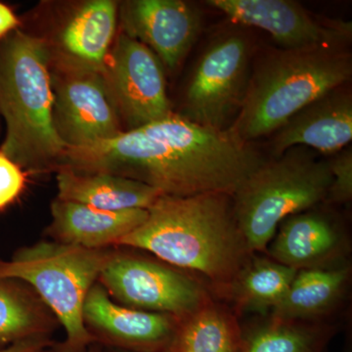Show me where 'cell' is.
Here are the masks:
<instances>
[{
    "mask_svg": "<svg viewBox=\"0 0 352 352\" xmlns=\"http://www.w3.org/2000/svg\"><path fill=\"white\" fill-rule=\"evenodd\" d=\"M53 122L66 148L115 138L122 131L104 72L85 68L52 52Z\"/></svg>",
    "mask_w": 352,
    "mask_h": 352,
    "instance_id": "obj_8",
    "label": "cell"
},
{
    "mask_svg": "<svg viewBox=\"0 0 352 352\" xmlns=\"http://www.w3.org/2000/svg\"><path fill=\"white\" fill-rule=\"evenodd\" d=\"M120 11L124 34L150 48L171 71L182 64L201 30L199 11L182 0H131Z\"/></svg>",
    "mask_w": 352,
    "mask_h": 352,
    "instance_id": "obj_12",
    "label": "cell"
},
{
    "mask_svg": "<svg viewBox=\"0 0 352 352\" xmlns=\"http://www.w3.org/2000/svg\"><path fill=\"white\" fill-rule=\"evenodd\" d=\"M52 222L50 233L62 244L101 250L117 245L124 236L140 226L148 217V210L108 212L56 199L51 205Z\"/></svg>",
    "mask_w": 352,
    "mask_h": 352,
    "instance_id": "obj_15",
    "label": "cell"
},
{
    "mask_svg": "<svg viewBox=\"0 0 352 352\" xmlns=\"http://www.w3.org/2000/svg\"><path fill=\"white\" fill-rule=\"evenodd\" d=\"M19 25L20 21L12 9L0 2V41L17 30Z\"/></svg>",
    "mask_w": 352,
    "mask_h": 352,
    "instance_id": "obj_26",
    "label": "cell"
},
{
    "mask_svg": "<svg viewBox=\"0 0 352 352\" xmlns=\"http://www.w3.org/2000/svg\"><path fill=\"white\" fill-rule=\"evenodd\" d=\"M44 340L29 339L16 342L12 346L0 349V352H39L45 346Z\"/></svg>",
    "mask_w": 352,
    "mask_h": 352,
    "instance_id": "obj_27",
    "label": "cell"
},
{
    "mask_svg": "<svg viewBox=\"0 0 352 352\" xmlns=\"http://www.w3.org/2000/svg\"><path fill=\"white\" fill-rule=\"evenodd\" d=\"M274 134L276 157L298 146L323 154L342 151L352 140L351 90L346 85L332 90L294 115Z\"/></svg>",
    "mask_w": 352,
    "mask_h": 352,
    "instance_id": "obj_13",
    "label": "cell"
},
{
    "mask_svg": "<svg viewBox=\"0 0 352 352\" xmlns=\"http://www.w3.org/2000/svg\"><path fill=\"white\" fill-rule=\"evenodd\" d=\"M331 182L329 161L302 146L252 171L232 195L236 221L250 252H265L287 217L326 201Z\"/></svg>",
    "mask_w": 352,
    "mask_h": 352,
    "instance_id": "obj_5",
    "label": "cell"
},
{
    "mask_svg": "<svg viewBox=\"0 0 352 352\" xmlns=\"http://www.w3.org/2000/svg\"><path fill=\"white\" fill-rule=\"evenodd\" d=\"M0 134H1V122H0Z\"/></svg>",
    "mask_w": 352,
    "mask_h": 352,
    "instance_id": "obj_28",
    "label": "cell"
},
{
    "mask_svg": "<svg viewBox=\"0 0 352 352\" xmlns=\"http://www.w3.org/2000/svg\"><path fill=\"white\" fill-rule=\"evenodd\" d=\"M349 274L347 267L298 270L283 300L273 309L274 317L298 321L325 314L339 300Z\"/></svg>",
    "mask_w": 352,
    "mask_h": 352,
    "instance_id": "obj_19",
    "label": "cell"
},
{
    "mask_svg": "<svg viewBox=\"0 0 352 352\" xmlns=\"http://www.w3.org/2000/svg\"><path fill=\"white\" fill-rule=\"evenodd\" d=\"M264 162L229 129L217 131L171 113L107 140L67 148L58 168L122 176L162 196L233 195Z\"/></svg>",
    "mask_w": 352,
    "mask_h": 352,
    "instance_id": "obj_1",
    "label": "cell"
},
{
    "mask_svg": "<svg viewBox=\"0 0 352 352\" xmlns=\"http://www.w3.org/2000/svg\"><path fill=\"white\" fill-rule=\"evenodd\" d=\"M207 4L237 24L267 32L283 50L347 46L351 39V22L319 19L291 0H208Z\"/></svg>",
    "mask_w": 352,
    "mask_h": 352,
    "instance_id": "obj_11",
    "label": "cell"
},
{
    "mask_svg": "<svg viewBox=\"0 0 352 352\" xmlns=\"http://www.w3.org/2000/svg\"><path fill=\"white\" fill-rule=\"evenodd\" d=\"M108 295L100 284L91 287L83 305L85 325L136 352L163 351L170 346L178 329L175 317L122 307Z\"/></svg>",
    "mask_w": 352,
    "mask_h": 352,
    "instance_id": "obj_14",
    "label": "cell"
},
{
    "mask_svg": "<svg viewBox=\"0 0 352 352\" xmlns=\"http://www.w3.org/2000/svg\"><path fill=\"white\" fill-rule=\"evenodd\" d=\"M47 41L18 28L0 41V116L6 126L0 151L21 168H59L66 146L53 122Z\"/></svg>",
    "mask_w": 352,
    "mask_h": 352,
    "instance_id": "obj_3",
    "label": "cell"
},
{
    "mask_svg": "<svg viewBox=\"0 0 352 352\" xmlns=\"http://www.w3.org/2000/svg\"><path fill=\"white\" fill-rule=\"evenodd\" d=\"M157 352H168V351H166H166H157Z\"/></svg>",
    "mask_w": 352,
    "mask_h": 352,
    "instance_id": "obj_29",
    "label": "cell"
},
{
    "mask_svg": "<svg viewBox=\"0 0 352 352\" xmlns=\"http://www.w3.org/2000/svg\"><path fill=\"white\" fill-rule=\"evenodd\" d=\"M38 310L11 280L0 279V347L32 339L41 330Z\"/></svg>",
    "mask_w": 352,
    "mask_h": 352,
    "instance_id": "obj_23",
    "label": "cell"
},
{
    "mask_svg": "<svg viewBox=\"0 0 352 352\" xmlns=\"http://www.w3.org/2000/svg\"><path fill=\"white\" fill-rule=\"evenodd\" d=\"M99 279L124 307L142 311L188 317L205 307V294L195 281L147 259L112 256Z\"/></svg>",
    "mask_w": 352,
    "mask_h": 352,
    "instance_id": "obj_9",
    "label": "cell"
},
{
    "mask_svg": "<svg viewBox=\"0 0 352 352\" xmlns=\"http://www.w3.org/2000/svg\"><path fill=\"white\" fill-rule=\"evenodd\" d=\"M329 336L314 326L274 317L242 335L241 352H322Z\"/></svg>",
    "mask_w": 352,
    "mask_h": 352,
    "instance_id": "obj_22",
    "label": "cell"
},
{
    "mask_svg": "<svg viewBox=\"0 0 352 352\" xmlns=\"http://www.w3.org/2000/svg\"><path fill=\"white\" fill-rule=\"evenodd\" d=\"M296 272L273 259H250L231 285L234 298L248 310L274 309L283 300Z\"/></svg>",
    "mask_w": 352,
    "mask_h": 352,
    "instance_id": "obj_21",
    "label": "cell"
},
{
    "mask_svg": "<svg viewBox=\"0 0 352 352\" xmlns=\"http://www.w3.org/2000/svg\"><path fill=\"white\" fill-rule=\"evenodd\" d=\"M147 210L145 221L117 245L144 250L224 286H231L251 259L232 195L160 196Z\"/></svg>",
    "mask_w": 352,
    "mask_h": 352,
    "instance_id": "obj_2",
    "label": "cell"
},
{
    "mask_svg": "<svg viewBox=\"0 0 352 352\" xmlns=\"http://www.w3.org/2000/svg\"><path fill=\"white\" fill-rule=\"evenodd\" d=\"M23 168L0 151V210L8 207L25 188Z\"/></svg>",
    "mask_w": 352,
    "mask_h": 352,
    "instance_id": "obj_25",
    "label": "cell"
},
{
    "mask_svg": "<svg viewBox=\"0 0 352 352\" xmlns=\"http://www.w3.org/2000/svg\"><path fill=\"white\" fill-rule=\"evenodd\" d=\"M119 6L112 0L85 2L65 25L56 54L85 68L104 72L117 29Z\"/></svg>",
    "mask_w": 352,
    "mask_h": 352,
    "instance_id": "obj_18",
    "label": "cell"
},
{
    "mask_svg": "<svg viewBox=\"0 0 352 352\" xmlns=\"http://www.w3.org/2000/svg\"><path fill=\"white\" fill-rule=\"evenodd\" d=\"M57 199L108 212L149 208L162 196L144 183L106 173L58 168Z\"/></svg>",
    "mask_w": 352,
    "mask_h": 352,
    "instance_id": "obj_17",
    "label": "cell"
},
{
    "mask_svg": "<svg viewBox=\"0 0 352 352\" xmlns=\"http://www.w3.org/2000/svg\"><path fill=\"white\" fill-rule=\"evenodd\" d=\"M242 333L230 315L201 307L178 327L168 352H241Z\"/></svg>",
    "mask_w": 352,
    "mask_h": 352,
    "instance_id": "obj_20",
    "label": "cell"
},
{
    "mask_svg": "<svg viewBox=\"0 0 352 352\" xmlns=\"http://www.w3.org/2000/svg\"><path fill=\"white\" fill-rule=\"evenodd\" d=\"M342 236L332 220L307 210L287 217L268 245L271 259L296 270L322 268L340 252Z\"/></svg>",
    "mask_w": 352,
    "mask_h": 352,
    "instance_id": "obj_16",
    "label": "cell"
},
{
    "mask_svg": "<svg viewBox=\"0 0 352 352\" xmlns=\"http://www.w3.org/2000/svg\"><path fill=\"white\" fill-rule=\"evenodd\" d=\"M104 74L127 131L173 113L163 64L150 48L124 32L116 39Z\"/></svg>",
    "mask_w": 352,
    "mask_h": 352,
    "instance_id": "obj_10",
    "label": "cell"
},
{
    "mask_svg": "<svg viewBox=\"0 0 352 352\" xmlns=\"http://www.w3.org/2000/svg\"><path fill=\"white\" fill-rule=\"evenodd\" d=\"M351 76L347 46L270 51L252 68L242 107L228 129L245 143L275 133L302 109L346 85Z\"/></svg>",
    "mask_w": 352,
    "mask_h": 352,
    "instance_id": "obj_4",
    "label": "cell"
},
{
    "mask_svg": "<svg viewBox=\"0 0 352 352\" xmlns=\"http://www.w3.org/2000/svg\"><path fill=\"white\" fill-rule=\"evenodd\" d=\"M331 182L326 201L333 204L349 203L352 198V152L344 149L331 161Z\"/></svg>",
    "mask_w": 352,
    "mask_h": 352,
    "instance_id": "obj_24",
    "label": "cell"
},
{
    "mask_svg": "<svg viewBox=\"0 0 352 352\" xmlns=\"http://www.w3.org/2000/svg\"><path fill=\"white\" fill-rule=\"evenodd\" d=\"M113 254L62 243L41 242L0 263V279H20L31 285L66 330L69 351L92 340L83 320V305Z\"/></svg>",
    "mask_w": 352,
    "mask_h": 352,
    "instance_id": "obj_6",
    "label": "cell"
},
{
    "mask_svg": "<svg viewBox=\"0 0 352 352\" xmlns=\"http://www.w3.org/2000/svg\"><path fill=\"white\" fill-rule=\"evenodd\" d=\"M251 56V43L243 32H228L215 38L197 62L180 115L201 126L228 129L247 94Z\"/></svg>",
    "mask_w": 352,
    "mask_h": 352,
    "instance_id": "obj_7",
    "label": "cell"
}]
</instances>
